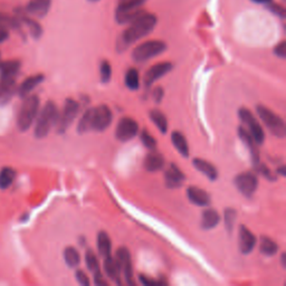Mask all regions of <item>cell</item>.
<instances>
[{
  "mask_svg": "<svg viewBox=\"0 0 286 286\" xmlns=\"http://www.w3.org/2000/svg\"><path fill=\"white\" fill-rule=\"evenodd\" d=\"M157 25V17L151 14H142L135 21L131 23V25L123 32L120 38L119 46L128 47L131 44L141 40L142 37L147 36L148 34L153 31Z\"/></svg>",
  "mask_w": 286,
  "mask_h": 286,
  "instance_id": "6da1fadb",
  "label": "cell"
},
{
  "mask_svg": "<svg viewBox=\"0 0 286 286\" xmlns=\"http://www.w3.org/2000/svg\"><path fill=\"white\" fill-rule=\"evenodd\" d=\"M60 112L54 102H47L45 106L42 109L41 113L37 115V121L35 125V137L38 139H43L47 137L50 131L54 125L57 124Z\"/></svg>",
  "mask_w": 286,
  "mask_h": 286,
  "instance_id": "7a4b0ae2",
  "label": "cell"
},
{
  "mask_svg": "<svg viewBox=\"0 0 286 286\" xmlns=\"http://www.w3.org/2000/svg\"><path fill=\"white\" fill-rule=\"evenodd\" d=\"M38 110H40V99H38V96L27 95L26 99L24 100L18 113V129L23 131V132H25V131L31 128L34 121L37 118Z\"/></svg>",
  "mask_w": 286,
  "mask_h": 286,
  "instance_id": "3957f363",
  "label": "cell"
},
{
  "mask_svg": "<svg viewBox=\"0 0 286 286\" xmlns=\"http://www.w3.org/2000/svg\"><path fill=\"white\" fill-rule=\"evenodd\" d=\"M256 111H257L260 120L263 121L264 124L270 131V133L277 138L285 137L286 127L283 119H280L278 115H276L274 112L263 105H258Z\"/></svg>",
  "mask_w": 286,
  "mask_h": 286,
  "instance_id": "277c9868",
  "label": "cell"
},
{
  "mask_svg": "<svg viewBox=\"0 0 286 286\" xmlns=\"http://www.w3.org/2000/svg\"><path fill=\"white\" fill-rule=\"evenodd\" d=\"M167 50V45L161 41H149L134 48L132 58L138 63L151 60Z\"/></svg>",
  "mask_w": 286,
  "mask_h": 286,
  "instance_id": "5b68a950",
  "label": "cell"
},
{
  "mask_svg": "<svg viewBox=\"0 0 286 286\" xmlns=\"http://www.w3.org/2000/svg\"><path fill=\"white\" fill-rule=\"evenodd\" d=\"M89 113L91 131H104L106 128L110 127L111 122H112V111L106 105H100L98 108L89 109Z\"/></svg>",
  "mask_w": 286,
  "mask_h": 286,
  "instance_id": "8992f818",
  "label": "cell"
},
{
  "mask_svg": "<svg viewBox=\"0 0 286 286\" xmlns=\"http://www.w3.org/2000/svg\"><path fill=\"white\" fill-rule=\"evenodd\" d=\"M80 112V104L73 99H67L64 108H63L62 113L58 116L57 128L58 133H64L65 131L70 128L73 121L76 119L77 114Z\"/></svg>",
  "mask_w": 286,
  "mask_h": 286,
  "instance_id": "52a82bcc",
  "label": "cell"
},
{
  "mask_svg": "<svg viewBox=\"0 0 286 286\" xmlns=\"http://www.w3.org/2000/svg\"><path fill=\"white\" fill-rule=\"evenodd\" d=\"M239 119L241 120V122L247 125L248 128V132L251 135V138L254 139V141L256 144H261L265 140V133L263 128L260 127V124L258 123V121L256 120L255 116L251 114L248 110L241 108L238 111Z\"/></svg>",
  "mask_w": 286,
  "mask_h": 286,
  "instance_id": "ba28073f",
  "label": "cell"
},
{
  "mask_svg": "<svg viewBox=\"0 0 286 286\" xmlns=\"http://www.w3.org/2000/svg\"><path fill=\"white\" fill-rule=\"evenodd\" d=\"M235 186L246 197H251L257 190L258 179L253 172H243L235 178Z\"/></svg>",
  "mask_w": 286,
  "mask_h": 286,
  "instance_id": "9c48e42d",
  "label": "cell"
},
{
  "mask_svg": "<svg viewBox=\"0 0 286 286\" xmlns=\"http://www.w3.org/2000/svg\"><path fill=\"white\" fill-rule=\"evenodd\" d=\"M139 132V125L137 121L131 118H123L119 121L115 130V137L122 142L133 139Z\"/></svg>",
  "mask_w": 286,
  "mask_h": 286,
  "instance_id": "30bf717a",
  "label": "cell"
},
{
  "mask_svg": "<svg viewBox=\"0 0 286 286\" xmlns=\"http://www.w3.org/2000/svg\"><path fill=\"white\" fill-rule=\"evenodd\" d=\"M115 259L120 266L121 273L123 274L125 282L129 285H133V269H132V260H131V255L128 248L121 247L115 254Z\"/></svg>",
  "mask_w": 286,
  "mask_h": 286,
  "instance_id": "8fae6325",
  "label": "cell"
},
{
  "mask_svg": "<svg viewBox=\"0 0 286 286\" xmlns=\"http://www.w3.org/2000/svg\"><path fill=\"white\" fill-rule=\"evenodd\" d=\"M256 237L246 226H239L238 232V245L241 254H249L253 251L254 247L256 246Z\"/></svg>",
  "mask_w": 286,
  "mask_h": 286,
  "instance_id": "7c38bea8",
  "label": "cell"
},
{
  "mask_svg": "<svg viewBox=\"0 0 286 286\" xmlns=\"http://www.w3.org/2000/svg\"><path fill=\"white\" fill-rule=\"evenodd\" d=\"M164 179H166V185L168 188L176 189L182 186V183L186 180V177L176 164L171 163L164 173Z\"/></svg>",
  "mask_w": 286,
  "mask_h": 286,
  "instance_id": "4fadbf2b",
  "label": "cell"
},
{
  "mask_svg": "<svg viewBox=\"0 0 286 286\" xmlns=\"http://www.w3.org/2000/svg\"><path fill=\"white\" fill-rule=\"evenodd\" d=\"M52 0H29L26 6V13L31 16L43 18L50 12Z\"/></svg>",
  "mask_w": 286,
  "mask_h": 286,
  "instance_id": "5bb4252c",
  "label": "cell"
},
{
  "mask_svg": "<svg viewBox=\"0 0 286 286\" xmlns=\"http://www.w3.org/2000/svg\"><path fill=\"white\" fill-rule=\"evenodd\" d=\"M172 69V65L170 63H160V64H157L152 66L151 69H150L147 74L144 76V83L147 86L152 85V83H154L157 80H159L160 77H162L171 71Z\"/></svg>",
  "mask_w": 286,
  "mask_h": 286,
  "instance_id": "9a60e30c",
  "label": "cell"
},
{
  "mask_svg": "<svg viewBox=\"0 0 286 286\" xmlns=\"http://www.w3.org/2000/svg\"><path fill=\"white\" fill-rule=\"evenodd\" d=\"M238 135H239L241 141H243L247 145V148L249 149L251 160H253V164H254V167H256L258 163H260L259 153L257 151V147H256V142L254 141V139L251 138V135L249 134L248 131H247L243 127H239Z\"/></svg>",
  "mask_w": 286,
  "mask_h": 286,
  "instance_id": "2e32d148",
  "label": "cell"
},
{
  "mask_svg": "<svg viewBox=\"0 0 286 286\" xmlns=\"http://www.w3.org/2000/svg\"><path fill=\"white\" fill-rule=\"evenodd\" d=\"M188 199L192 202L193 205L206 207L210 205V197L206 191H203L202 189L197 187H190L187 190Z\"/></svg>",
  "mask_w": 286,
  "mask_h": 286,
  "instance_id": "e0dca14e",
  "label": "cell"
},
{
  "mask_svg": "<svg viewBox=\"0 0 286 286\" xmlns=\"http://www.w3.org/2000/svg\"><path fill=\"white\" fill-rule=\"evenodd\" d=\"M19 70H21V63L18 61L0 62V79L16 80Z\"/></svg>",
  "mask_w": 286,
  "mask_h": 286,
  "instance_id": "ac0fdd59",
  "label": "cell"
},
{
  "mask_svg": "<svg viewBox=\"0 0 286 286\" xmlns=\"http://www.w3.org/2000/svg\"><path fill=\"white\" fill-rule=\"evenodd\" d=\"M104 270L106 275H108V277L110 279H112L113 282L120 284L121 283V269H120V266L118 264V261H116L115 258H113L112 256L109 255L104 257Z\"/></svg>",
  "mask_w": 286,
  "mask_h": 286,
  "instance_id": "d6986e66",
  "label": "cell"
},
{
  "mask_svg": "<svg viewBox=\"0 0 286 286\" xmlns=\"http://www.w3.org/2000/svg\"><path fill=\"white\" fill-rule=\"evenodd\" d=\"M17 18H18L19 23H21V25L22 24H24V25L28 28V31H29V33H31V35L35 38V40H38V38L43 35L42 26L40 25V24L34 21V19H32L31 17H28L27 15L23 14V13H19L17 15Z\"/></svg>",
  "mask_w": 286,
  "mask_h": 286,
  "instance_id": "ffe728a7",
  "label": "cell"
},
{
  "mask_svg": "<svg viewBox=\"0 0 286 286\" xmlns=\"http://www.w3.org/2000/svg\"><path fill=\"white\" fill-rule=\"evenodd\" d=\"M164 166V158L158 152H150L144 160V168L149 172H157Z\"/></svg>",
  "mask_w": 286,
  "mask_h": 286,
  "instance_id": "44dd1931",
  "label": "cell"
},
{
  "mask_svg": "<svg viewBox=\"0 0 286 286\" xmlns=\"http://www.w3.org/2000/svg\"><path fill=\"white\" fill-rule=\"evenodd\" d=\"M43 81H44V75L42 74H37V75L28 77V79L24 81L22 85L19 86V89H18L19 95H21L22 98H26V96L29 95V93H31L35 87L40 85Z\"/></svg>",
  "mask_w": 286,
  "mask_h": 286,
  "instance_id": "7402d4cb",
  "label": "cell"
},
{
  "mask_svg": "<svg viewBox=\"0 0 286 286\" xmlns=\"http://www.w3.org/2000/svg\"><path fill=\"white\" fill-rule=\"evenodd\" d=\"M193 167H195L197 170H199L201 173L205 174L206 177L210 179L211 181H215L218 177V172L215 166H212L210 162L206 161V160L202 159H193Z\"/></svg>",
  "mask_w": 286,
  "mask_h": 286,
  "instance_id": "603a6c76",
  "label": "cell"
},
{
  "mask_svg": "<svg viewBox=\"0 0 286 286\" xmlns=\"http://www.w3.org/2000/svg\"><path fill=\"white\" fill-rule=\"evenodd\" d=\"M16 80L0 79V104H5L11 100L16 90Z\"/></svg>",
  "mask_w": 286,
  "mask_h": 286,
  "instance_id": "cb8c5ba5",
  "label": "cell"
},
{
  "mask_svg": "<svg viewBox=\"0 0 286 286\" xmlns=\"http://www.w3.org/2000/svg\"><path fill=\"white\" fill-rule=\"evenodd\" d=\"M220 221V216L215 209H206L201 216V227L203 229H212L218 226Z\"/></svg>",
  "mask_w": 286,
  "mask_h": 286,
  "instance_id": "d4e9b609",
  "label": "cell"
},
{
  "mask_svg": "<svg viewBox=\"0 0 286 286\" xmlns=\"http://www.w3.org/2000/svg\"><path fill=\"white\" fill-rule=\"evenodd\" d=\"M171 140H172L174 148L178 150L179 153H180L182 157H185V158L189 157V145H188L185 135L180 132L174 131V132H172L171 134Z\"/></svg>",
  "mask_w": 286,
  "mask_h": 286,
  "instance_id": "484cf974",
  "label": "cell"
},
{
  "mask_svg": "<svg viewBox=\"0 0 286 286\" xmlns=\"http://www.w3.org/2000/svg\"><path fill=\"white\" fill-rule=\"evenodd\" d=\"M144 12L141 9H134V11H116L115 19L119 24H131L138 17L141 16Z\"/></svg>",
  "mask_w": 286,
  "mask_h": 286,
  "instance_id": "4316f807",
  "label": "cell"
},
{
  "mask_svg": "<svg viewBox=\"0 0 286 286\" xmlns=\"http://www.w3.org/2000/svg\"><path fill=\"white\" fill-rule=\"evenodd\" d=\"M98 249L99 253L103 256V257H106V256L111 255V249H112V243H111V239L109 235L106 234L104 231L99 232L98 235Z\"/></svg>",
  "mask_w": 286,
  "mask_h": 286,
  "instance_id": "83f0119b",
  "label": "cell"
},
{
  "mask_svg": "<svg viewBox=\"0 0 286 286\" xmlns=\"http://www.w3.org/2000/svg\"><path fill=\"white\" fill-rule=\"evenodd\" d=\"M16 178V171L11 167H5L0 170V189H7L13 185V182Z\"/></svg>",
  "mask_w": 286,
  "mask_h": 286,
  "instance_id": "f1b7e54d",
  "label": "cell"
},
{
  "mask_svg": "<svg viewBox=\"0 0 286 286\" xmlns=\"http://www.w3.org/2000/svg\"><path fill=\"white\" fill-rule=\"evenodd\" d=\"M64 259L66 265L71 268H74L76 266H79L81 261L79 251H77L74 247H67V248L64 250Z\"/></svg>",
  "mask_w": 286,
  "mask_h": 286,
  "instance_id": "f546056e",
  "label": "cell"
},
{
  "mask_svg": "<svg viewBox=\"0 0 286 286\" xmlns=\"http://www.w3.org/2000/svg\"><path fill=\"white\" fill-rule=\"evenodd\" d=\"M150 119L153 121V123L157 125V128L161 131L162 133H167L168 131V121L162 112L158 110H153L150 112Z\"/></svg>",
  "mask_w": 286,
  "mask_h": 286,
  "instance_id": "4dcf8cb0",
  "label": "cell"
},
{
  "mask_svg": "<svg viewBox=\"0 0 286 286\" xmlns=\"http://www.w3.org/2000/svg\"><path fill=\"white\" fill-rule=\"evenodd\" d=\"M260 253L265 256H273L278 250L277 244H275L274 241L268 238V237H263L260 239V246H259Z\"/></svg>",
  "mask_w": 286,
  "mask_h": 286,
  "instance_id": "1f68e13d",
  "label": "cell"
},
{
  "mask_svg": "<svg viewBox=\"0 0 286 286\" xmlns=\"http://www.w3.org/2000/svg\"><path fill=\"white\" fill-rule=\"evenodd\" d=\"M125 85H127L130 90L135 91L139 89L140 86V76H139V73L135 69H130L127 74H125Z\"/></svg>",
  "mask_w": 286,
  "mask_h": 286,
  "instance_id": "d6a6232c",
  "label": "cell"
},
{
  "mask_svg": "<svg viewBox=\"0 0 286 286\" xmlns=\"http://www.w3.org/2000/svg\"><path fill=\"white\" fill-rule=\"evenodd\" d=\"M21 23H19L17 17H11L9 15L0 13V27L6 29H19L21 28Z\"/></svg>",
  "mask_w": 286,
  "mask_h": 286,
  "instance_id": "836d02e7",
  "label": "cell"
},
{
  "mask_svg": "<svg viewBox=\"0 0 286 286\" xmlns=\"http://www.w3.org/2000/svg\"><path fill=\"white\" fill-rule=\"evenodd\" d=\"M147 0H120L116 11H134V9H140V7Z\"/></svg>",
  "mask_w": 286,
  "mask_h": 286,
  "instance_id": "e575fe53",
  "label": "cell"
},
{
  "mask_svg": "<svg viewBox=\"0 0 286 286\" xmlns=\"http://www.w3.org/2000/svg\"><path fill=\"white\" fill-rule=\"evenodd\" d=\"M85 263H86V266H87V268H89L91 272H98V270H100V265H99V260H98V257H96V255L95 253L92 249H89L86 251V254H85Z\"/></svg>",
  "mask_w": 286,
  "mask_h": 286,
  "instance_id": "d590c367",
  "label": "cell"
},
{
  "mask_svg": "<svg viewBox=\"0 0 286 286\" xmlns=\"http://www.w3.org/2000/svg\"><path fill=\"white\" fill-rule=\"evenodd\" d=\"M100 74H101V81L103 83H108L111 80V75H112V69H111V65L108 61L102 62V64L100 66Z\"/></svg>",
  "mask_w": 286,
  "mask_h": 286,
  "instance_id": "8d00e7d4",
  "label": "cell"
},
{
  "mask_svg": "<svg viewBox=\"0 0 286 286\" xmlns=\"http://www.w3.org/2000/svg\"><path fill=\"white\" fill-rule=\"evenodd\" d=\"M225 226L226 229L228 230L229 232L234 228V224L236 221V210L231 209V208H227L225 210Z\"/></svg>",
  "mask_w": 286,
  "mask_h": 286,
  "instance_id": "74e56055",
  "label": "cell"
},
{
  "mask_svg": "<svg viewBox=\"0 0 286 286\" xmlns=\"http://www.w3.org/2000/svg\"><path fill=\"white\" fill-rule=\"evenodd\" d=\"M141 141L145 148L148 149H154L157 145V141L152 135H150L147 130H143L141 132Z\"/></svg>",
  "mask_w": 286,
  "mask_h": 286,
  "instance_id": "f35d334b",
  "label": "cell"
},
{
  "mask_svg": "<svg viewBox=\"0 0 286 286\" xmlns=\"http://www.w3.org/2000/svg\"><path fill=\"white\" fill-rule=\"evenodd\" d=\"M266 6H267V8H269V11L272 12L273 14L277 15V16H279L280 18H285L286 12H285V9L282 6H279V5H275L273 3L266 5Z\"/></svg>",
  "mask_w": 286,
  "mask_h": 286,
  "instance_id": "ab89813d",
  "label": "cell"
},
{
  "mask_svg": "<svg viewBox=\"0 0 286 286\" xmlns=\"http://www.w3.org/2000/svg\"><path fill=\"white\" fill-rule=\"evenodd\" d=\"M75 276H76L77 282H79L81 285H84V286L90 285V279H89V277H87V275L83 272V270H81V269L77 270Z\"/></svg>",
  "mask_w": 286,
  "mask_h": 286,
  "instance_id": "60d3db41",
  "label": "cell"
},
{
  "mask_svg": "<svg viewBox=\"0 0 286 286\" xmlns=\"http://www.w3.org/2000/svg\"><path fill=\"white\" fill-rule=\"evenodd\" d=\"M140 280H141V283L144 285H162V284H167V282H162V280H154L152 278H149L147 276L144 275H140Z\"/></svg>",
  "mask_w": 286,
  "mask_h": 286,
  "instance_id": "b9f144b4",
  "label": "cell"
},
{
  "mask_svg": "<svg viewBox=\"0 0 286 286\" xmlns=\"http://www.w3.org/2000/svg\"><path fill=\"white\" fill-rule=\"evenodd\" d=\"M274 53L276 56H278L280 58H285L286 57V43L285 42L279 43L278 45L275 47Z\"/></svg>",
  "mask_w": 286,
  "mask_h": 286,
  "instance_id": "7bdbcfd3",
  "label": "cell"
},
{
  "mask_svg": "<svg viewBox=\"0 0 286 286\" xmlns=\"http://www.w3.org/2000/svg\"><path fill=\"white\" fill-rule=\"evenodd\" d=\"M153 98H154V101H156L157 103H160V102L162 101V98H163V89L162 87H157V89L154 90Z\"/></svg>",
  "mask_w": 286,
  "mask_h": 286,
  "instance_id": "ee69618b",
  "label": "cell"
},
{
  "mask_svg": "<svg viewBox=\"0 0 286 286\" xmlns=\"http://www.w3.org/2000/svg\"><path fill=\"white\" fill-rule=\"evenodd\" d=\"M94 283L96 284V285H106L108 283L105 282V280L103 279V276H102V274H101V272L100 270H98V272H95L94 273Z\"/></svg>",
  "mask_w": 286,
  "mask_h": 286,
  "instance_id": "f6af8a7d",
  "label": "cell"
},
{
  "mask_svg": "<svg viewBox=\"0 0 286 286\" xmlns=\"http://www.w3.org/2000/svg\"><path fill=\"white\" fill-rule=\"evenodd\" d=\"M9 37V31L6 28L0 27V43H4L8 40Z\"/></svg>",
  "mask_w": 286,
  "mask_h": 286,
  "instance_id": "bcb514c9",
  "label": "cell"
},
{
  "mask_svg": "<svg viewBox=\"0 0 286 286\" xmlns=\"http://www.w3.org/2000/svg\"><path fill=\"white\" fill-rule=\"evenodd\" d=\"M251 2L255 4H259V5H268L273 2V0H251Z\"/></svg>",
  "mask_w": 286,
  "mask_h": 286,
  "instance_id": "7dc6e473",
  "label": "cell"
},
{
  "mask_svg": "<svg viewBox=\"0 0 286 286\" xmlns=\"http://www.w3.org/2000/svg\"><path fill=\"white\" fill-rule=\"evenodd\" d=\"M277 173H280V174H282V176H285V174H286V172H285V167L282 166L280 168H278V169H277Z\"/></svg>",
  "mask_w": 286,
  "mask_h": 286,
  "instance_id": "c3c4849f",
  "label": "cell"
},
{
  "mask_svg": "<svg viewBox=\"0 0 286 286\" xmlns=\"http://www.w3.org/2000/svg\"><path fill=\"white\" fill-rule=\"evenodd\" d=\"M282 264H283V267H286L285 266V254L282 255Z\"/></svg>",
  "mask_w": 286,
  "mask_h": 286,
  "instance_id": "681fc988",
  "label": "cell"
},
{
  "mask_svg": "<svg viewBox=\"0 0 286 286\" xmlns=\"http://www.w3.org/2000/svg\"><path fill=\"white\" fill-rule=\"evenodd\" d=\"M90 2H98V0H90Z\"/></svg>",
  "mask_w": 286,
  "mask_h": 286,
  "instance_id": "f907efd6",
  "label": "cell"
}]
</instances>
